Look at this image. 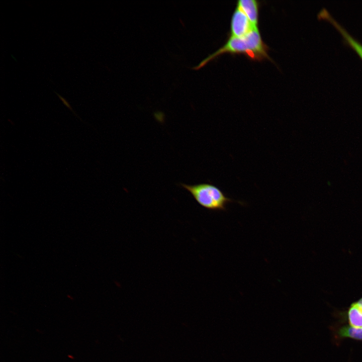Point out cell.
Segmentation results:
<instances>
[{"label": "cell", "instance_id": "cell-3", "mask_svg": "<svg viewBox=\"0 0 362 362\" xmlns=\"http://www.w3.org/2000/svg\"><path fill=\"white\" fill-rule=\"evenodd\" d=\"M254 28L244 13L236 7L231 20L229 36L243 37Z\"/></svg>", "mask_w": 362, "mask_h": 362}, {"label": "cell", "instance_id": "cell-9", "mask_svg": "<svg viewBox=\"0 0 362 362\" xmlns=\"http://www.w3.org/2000/svg\"><path fill=\"white\" fill-rule=\"evenodd\" d=\"M353 303L360 310L362 311V297L359 299L357 301L353 302Z\"/></svg>", "mask_w": 362, "mask_h": 362}, {"label": "cell", "instance_id": "cell-2", "mask_svg": "<svg viewBox=\"0 0 362 362\" xmlns=\"http://www.w3.org/2000/svg\"><path fill=\"white\" fill-rule=\"evenodd\" d=\"M188 191L196 202L203 208L213 211L226 210L227 205L235 201L228 197L218 187L209 183L195 185L180 184Z\"/></svg>", "mask_w": 362, "mask_h": 362}, {"label": "cell", "instance_id": "cell-5", "mask_svg": "<svg viewBox=\"0 0 362 362\" xmlns=\"http://www.w3.org/2000/svg\"><path fill=\"white\" fill-rule=\"evenodd\" d=\"M335 342L337 343L345 339L362 341V328H356L342 323L331 328Z\"/></svg>", "mask_w": 362, "mask_h": 362}, {"label": "cell", "instance_id": "cell-7", "mask_svg": "<svg viewBox=\"0 0 362 362\" xmlns=\"http://www.w3.org/2000/svg\"><path fill=\"white\" fill-rule=\"evenodd\" d=\"M340 322L347 321L349 325L362 328V311L353 303L345 311L339 313Z\"/></svg>", "mask_w": 362, "mask_h": 362}, {"label": "cell", "instance_id": "cell-8", "mask_svg": "<svg viewBox=\"0 0 362 362\" xmlns=\"http://www.w3.org/2000/svg\"><path fill=\"white\" fill-rule=\"evenodd\" d=\"M54 93L58 96V97L61 100V101L62 102V103H63V104H64L65 106H66L71 111H72V112H73V113L76 116H77V117H78L82 122H83L82 120V119L75 113V112L73 110V109H72L71 106L70 105V104H69V103L68 102V101H67L64 98L62 97L61 95H60L59 94H58L57 93H56V92H54Z\"/></svg>", "mask_w": 362, "mask_h": 362}, {"label": "cell", "instance_id": "cell-4", "mask_svg": "<svg viewBox=\"0 0 362 362\" xmlns=\"http://www.w3.org/2000/svg\"><path fill=\"white\" fill-rule=\"evenodd\" d=\"M318 16L329 21L340 32L346 42L357 52L362 59V44L354 38L337 21L335 20L328 11L323 9Z\"/></svg>", "mask_w": 362, "mask_h": 362}, {"label": "cell", "instance_id": "cell-6", "mask_svg": "<svg viewBox=\"0 0 362 362\" xmlns=\"http://www.w3.org/2000/svg\"><path fill=\"white\" fill-rule=\"evenodd\" d=\"M236 7L246 16L254 28H258L259 4L255 0H239Z\"/></svg>", "mask_w": 362, "mask_h": 362}, {"label": "cell", "instance_id": "cell-1", "mask_svg": "<svg viewBox=\"0 0 362 362\" xmlns=\"http://www.w3.org/2000/svg\"><path fill=\"white\" fill-rule=\"evenodd\" d=\"M268 47L261 38L258 29L254 28L243 37H229L223 46L192 68L199 70L211 60L224 53L244 54L252 61L271 60L268 54Z\"/></svg>", "mask_w": 362, "mask_h": 362}]
</instances>
